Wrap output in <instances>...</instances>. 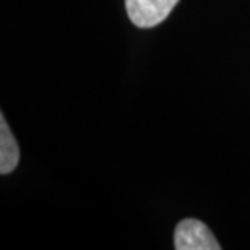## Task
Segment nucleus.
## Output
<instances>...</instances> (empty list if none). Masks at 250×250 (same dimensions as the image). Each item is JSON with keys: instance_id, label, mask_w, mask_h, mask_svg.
I'll return each mask as SVG.
<instances>
[{"instance_id": "obj_1", "label": "nucleus", "mask_w": 250, "mask_h": 250, "mask_svg": "<svg viewBox=\"0 0 250 250\" xmlns=\"http://www.w3.org/2000/svg\"><path fill=\"white\" fill-rule=\"evenodd\" d=\"M176 250H219L221 246L213 236L211 229L200 219L186 218L174 229Z\"/></svg>"}, {"instance_id": "obj_3", "label": "nucleus", "mask_w": 250, "mask_h": 250, "mask_svg": "<svg viewBox=\"0 0 250 250\" xmlns=\"http://www.w3.org/2000/svg\"><path fill=\"white\" fill-rule=\"evenodd\" d=\"M20 163V146L13 137L7 121L0 116V174L7 176L13 172Z\"/></svg>"}, {"instance_id": "obj_2", "label": "nucleus", "mask_w": 250, "mask_h": 250, "mask_svg": "<svg viewBox=\"0 0 250 250\" xmlns=\"http://www.w3.org/2000/svg\"><path fill=\"white\" fill-rule=\"evenodd\" d=\"M179 0H125L128 18L137 28H153L169 17Z\"/></svg>"}]
</instances>
